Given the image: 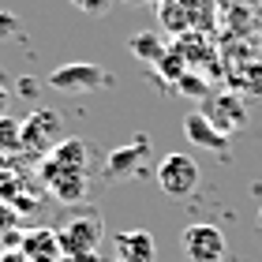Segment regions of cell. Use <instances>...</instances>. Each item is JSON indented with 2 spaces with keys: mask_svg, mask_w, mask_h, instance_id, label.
I'll use <instances>...</instances> for the list:
<instances>
[{
  "mask_svg": "<svg viewBox=\"0 0 262 262\" xmlns=\"http://www.w3.org/2000/svg\"><path fill=\"white\" fill-rule=\"evenodd\" d=\"M158 75H161L165 82H172V86H176V82H180V79L187 75V60H184V49H180V45H176V49H169V53L161 56Z\"/></svg>",
  "mask_w": 262,
  "mask_h": 262,
  "instance_id": "obj_14",
  "label": "cell"
},
{
  "mask_svg": "<svg viewBox=\"0 0 262 262\" xmlns=\"http://www.w3.org/2000/svg\"><path fill=\"white\" fill-rule=\"evenodd\" d=\"M0 251H4V244H0Z\"/></svg>",
  "mask_w": 262,
  "mask_h": 262,
  "instance_id": "obj_26",
  "label": "cell"
},
{
  "mask_svg": "<svg viewBox=\"0 0 262 262\" xmlns=\"http://www.w3.org/2000/svg\"><path fill=\"white\" fill-rule=\"evenodd\" d=\"M165 53H169V41H161V34H154V30H139L131 38V56H139L150 68H158Z\"/></svg>",
  "mask_w": 262,
  "mask_h": 262,
  "instance_id": "obj_13",
  "label": "cell"
},
{
  "mask_svg": "<svg viewBox=\"0 0 262 262\" xmlns=\"http://www.w3.org/2000/svg\"><path fill=\"white\" fill-rule=\"evenodd\" d=\"M176 90H180L184 98H191V101H202L206 98V79H202L199 71H187V75L176 82Z\"/></svg>",
  "mask_w": 262,
  "mask_h": 262,
  "instance_id": "obj_16",
  "label": "cell"
},
{
  "mask_svg": "<svg viewBox=\"0 0 262 262\" xmlns=\"http://www.w3.org/2000/svg\"><path fill=\"white\" fill-rule=\"evenodd\" d=\"M23 255L30 262H60V236H53L49 229H34V232H23Z\"/></svg>",
  "mask_w": 262,
  "mask_h": 262,
  "instance_id": "obj_12",
  "label": "cell"
},
{
  "mask_svg": "<svg viewBox=\"0 0 262 262\" xmlns=\"http://www.w3.org/2000/svg\"><path fill=\"white\" fill-rule=\"evenodd\" d=\"M23 23L15 19V11H0V41H19Z\"/></svg>",
  "mask_w": 262,
  "mask_h": 262,
  "instance_id": "obj_17",
  "label": "cell"
},
{
  "mask_svg": "<svg viewBox=\"0 0 262 262\" xmlns=\"http://www.w3.org/2000/svg\"><path fill=\"white\" fill-rule=\"evenodd\" d=\"M255 225H258V229H262V210H258V221H255Z\"/></svg>",
  "mask_w": 262,
  "mask_h": 262,
  "instance_id": "obj_24",
  "label": "cell"
},
{
  "mask_svg": "<svg viewBox=\"0 0 262 262\" xmlns=\"http://www.w3.org/2000/svg\"><path fill=\"white\" fill-rule=\"evenodd\" d=\"M116 262H120V258H116Z\"/></svg>",
  "mask_w": 262,
  "mask_h": 262,
  "instance_id": "obj_27",
  "label": "cell"
},
{
  "mask_svg": "<svg viewBox=\"0 0 262 262\" xmlns=\"http://www.w3.org/2000/svg\"><path fill=\"white\" fill-rule=\"evenodd\" d=\"M23 142V124L11 116H0V154H15Z\"/></svg>",
  "mask_w": 262,
  "mask_h": 262,
  "instance_id": "obj_15",
  "label": "cell"
},
{
  "mask_svg": "<svg viewBox=\"0 0 262 262\" xmlns=\"http://www.w3.org/2000/svg\"><path fill=\"white\" fill-rule=\"evenodd\" d=\"M15 225H19V210H15V206H8V202L0 199V236L11 232Z\"/></svg>",
  "mask_w": 262,
  "mask_h": 262,
  "instance_id": "obj_18",
  "label": "cell"
},
{
  "mask_svg": "<svg viewBox=\"0 0 262 262\" xmlns=\"http://www.w3.org/2000/svg\"><path fill=\"white\" fill-rule=\"evenodd\" d=\"M146 154H150V139L146 135L131 139L127 146L113 150L109 158H105V176H109V180H127V176H135L142 169V158H146Z\"/></svg>",
  "mask_w": 262,
  "mask_h": 262,
  "instance_id": "obj_7",
  "label": "cell"
},
{
  "mask_svg": "<svg viewBox=\"0 0 262 262\" xmlns=\"http://www.w3.org/2000/svg\"><path fill=\"white\" fill-rule=\"evenodd\" d=\"M120 4H142V0H120Z\"/></svg>",
  "mask_w": 262,
  "mask_h": 262,
  "instance_id": "obj_23",
  "label": "cell"
},
{
  "mask_svg": "<svg viewBox=\"0 0 262 262\" xmlns=\"http://www.w3.org/2000/svg\"><path fill=\"white\" fill-rule=\"evenodd\" d=\"M64 142V120L53 109H34L27 120H23V142L19 150H27L30 158H45L53 146Z\"/></svg>",
  "mask_w": 262,
  "mask_h": 262,
  "instance_id": "obj_3",
  "label": "cell"
},
{
  "mask_svg": "<svg viewBox=\"0 0 262 262\" xmlns=\"http://www.w3.org/2000/svg\"><path fill=\"white\" fill-rule=\"evenodd\" d=\"M150 4H154V8H158V4H165V0H150Z\"/></svg>",
  "mask_w": 262,
  "mask_h": 262,
  "instance_id": "obj_25",
  "label": "cell"
},
{
  "mask_svg": "<svg viewBox=\"0 0 262 262\" xmlns=\"http://www.w3.org/2000/svg\"><path fill=\"white\" fill-rule=\"evenodd\" d=\"M56 236H60L64 258H79V255H94V247L101 244L105 229H101V217H98V213H86V217H71Z\"/></svg>",
  "mask_w": 262,
  "mask_h": 262,
  "instance_id": "obj_5",
  "label": "cell"
},
{
  "mask_svg": "<svg viewBox=\"0 0 262 262\" xmlns=\"http://www.w3.org/2000/svg\"><path fill=\"white\" fill-rule=\"evenodd\" d=\"M180 244H184V251H187V258H191V262H221L225 251H229L225 232L217 229V225H206V221L187 225L184 236H180Z\"/></svg>",
  "mask_w": 262,
  "mask_h": 262,
  "instance_id": "obj_6",
  "label": "cell"
},
{
  "mask_svg": "<svg viewBox=\"0 0 262 262\" xmlns=\"http://www.w3.org/2000/svg\"><path fill=\"white\" fill-rule=\"evenodd\" d=\"M15 86H19V94H27L30 101H38V82H34V79H27V75H23V79L15 82Z\"/></svg>",
  "mask_w": 262,
  "mask_h": 262,
  "instance_id": "obj_20",
  "label": "cell"
},
{
  "mask_svg": "<svg viewBox=\"0 0 262 262\" xmlns=\"http://www.w3.org/2000/svg\"><path fill=\"white\" fill-rule=\"evenodd\" d=\"M158 187L169 199H187L199 187V161L191 154H165L158 165Z\"/></svg>",
  "mask_w": 262,
  "mask_h": 262,
  "instance_id": "obj_4",
  "label": "cell"
},
{
  "mask_svg": "<svg viewBox=\"0 0 262 262\" xmlns=\"http://www.w3.org/2000/svg\"><path fill=\"white\" fill-rule=\"evenodd\" d=\"M184 135H187L191 146H202V150H210V154H229V135L213 127L210 116L202 113V109H195V113L184 116Z\"/></svg>",
  "mask_w": 262,
  "mask_h": 262,
  "instance_id": "obj_8",
  "label": "cell"
},
{
  "mask_svg": "<svg viewBox=\"0 0 262 262\" xmlns=\"http://www.w3.org/2000/svg\"><path fill=\"white\" fill-rule=\"evenodd\" d=\"M8 101H11V94H8V86H0V116H8Z\"/></svg>",
  "mask_w": 262,
  "mask_h": 262,
  "instance_id": "obj_22",
  "label": "cell"
},
{
  "mask_svg": "<svg viewBox=\"0 0 262 262\" xmlns=\"http://www.w3.org/2000/svg\"><path fill=\"white\" fill-rule=\"evenodd\" d=\"M41 180L60 202L86 199V146L79 139H64L41 158Z\"/></svg>",
  "mask_w": 262,
  "mask_h": 262,
  "instance_id": "obj_1",
  "label": "cell"
},
{
  "mask_svg": "<svg viewBox=\"0 0 262 262\" xmlns=\"http://www.w3.org/2000/svg\"><path fill=\"white\" fill-rule=\"evenodd\" d=\"M0 244H4V247H23V232H19V229H11V232L0 236Z\"/></svg>",
  "mask_w": 262,
  "mask_h": 262,
  "instance_id": "obj_21",
  "label": "cell"
},
{
  "mask_svg": "<svg viewBox=\"0 0 262 262\" xmlns=\"http://www.w3.org/2000/svg\"><path fill=\"white\" fill-rule=\"evenodd\" d=\"M109 82H113V75L101 64H90V60H71V64H60L49 71V86L60 94H94V90H105Z\"/></svg>",
  "mask_w": 262,
  "mask_h": 262,
  "instance_id": "obj_2",
  "label": "cell"
},
{
  "mask_svg": "<svg viewBox=\"0 0 262 262\" xmlns=\"http://www.w3.org/2000/svg\"><path fill=\"white\" fill-rule=\"evenodd\" d=\"M71 4H75L79 11H86V15H105L113 0H71Z\"/></svg>",
  "mask_w": 262,
  "mask_h": 262,
  "instance_id": "obj_19",
  "label": "cell"
},
{
  "mask_svg": "<svg viewBox=\"0 0 262 262\" xmlns=\"http://www.w3.org/2000/svg\"><path fill=\"white\" fill-rule=\"evenodd\" d=\"M210 116V124L217 127V131H225V135L232 139V131L236 127H244L247 124V109H244V101L240 98H232V94H221V98H213V101H206V109H202Z\"/></svg>",
  "mask_w": 262,
  "mask_h": 262,
  "instance_id": "obj_9",
  "label": "cell"
},
{
  "mask_svg": "<svg viewBox=\"0 0 262 262\" xmlns=\"http://www.w3.org/2000/svg\"><path fill=\"white\" fill-rule=\"evenodd\" d=\"M199 4H202V0H165V4H158L161 27L184 38V34L195 27V15H191V11H199Z\"/></svg>",
  "mask_w": 262,
  "mask_h": 262,
  "instance_id": "obj_11",
  "label": "cell"
},
{
  "mask_svg": "<svg viewBox=\"0 0 262 262\" xmlns=\"http://www.w3.org/2000/svg\"><path fill=\"white\" fill-rule=\"evenodd\" d=\"M116 258L120 262H158V244L146 229H127L116 236Z\"/></svg>",
  "mask_w": 262,
  "mask_h": 262,
  "instance_id": "obj_10",
  "label": "cell"
}]
</instances>
